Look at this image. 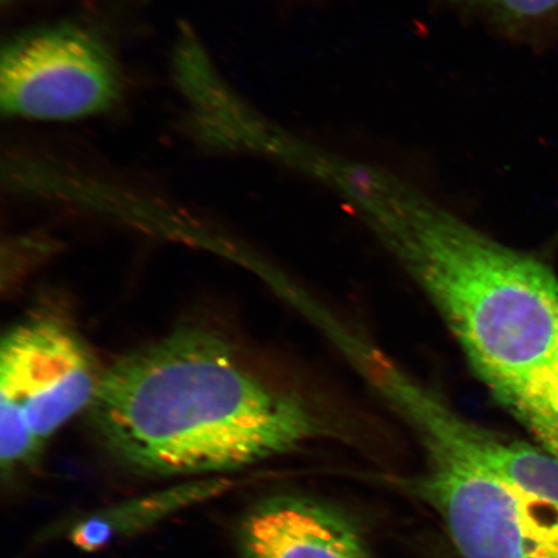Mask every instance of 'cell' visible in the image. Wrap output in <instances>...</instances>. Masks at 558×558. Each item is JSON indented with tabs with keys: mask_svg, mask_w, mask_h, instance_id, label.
<instances>
[{
	"mask_svg": "<svg viewBox=\"0 0 558 558\" xmlns=\"http://www.w3.org/2000/svg\"><path fill=\"white\" fill-rule=\"evenodd\" d=\"M232 486L225 477H205L125 500L75 522L69 530L68 539L83 553H96L110 543L155 526L185 508L219 497Z\"/></svg>",
	"mask_w": 558,
	"mask_h": 558,
	"instance_id": "6",
	"label": "cell"
},
{
	"mask_svg": "<svg viewBox=\"0 0 558 558\" xmlns=\"http://www.w3.org/2000/svg\"><path fill=\"white\" fill-rule=\"evenodd\" d=\"M118 94L114 60L80 27H41L21 34L3 50L0 99L12 117L76 120L108 109Z\"/></svg>",
	"mask_w": 558,
	"mask_h": 558,
	"instance_id": "3",
	"label": "cell"
},
{
	"mask_svg": "<svg viewBox=\"0 0 558 558\" xmlns=\"http://www.w3.org/2000/svg\"><path fill=\"white\" fill-rule=\"evenodd\" d=\"M105 450L130 469L218 476L316 434L305 404L251 369L219 333L184 329L105 369L87 411Z\"/></svg>",
	"mask_w": 558,
	"mask_h": 558,
	"instance_id": "1",
	"label": "cell"
},
{
	"mask_svg": "<svg viewBox=\"0 0 558 558\" xmlns=\"http://www.w3.org/2000/svg\"><path fill=\"white\" fill-rule=\"evenodd\" d=\"M456 2L480 16L509 27L533 24L558 11V0H456Z\"/></svg>",
	"mask_w": 558,
	"mask_h": 558,
	"instance_id": "7",
	"label": "cell"
},
{
	"mask_svg": "<svg viewBox=\"0 0 558 558\" xmlns=\"http://www.w3.org/2000/svg\"><path fill=\"white\" fill-rule=\"evenodd\" d=\"M416 485L460 558H558V481L523 490L466 453L429 449Z\"/></svg>",
	"mask_w": 558,
	"mask_h": 558,
	"instance_id": "2",
	"label": "cell"
},
{
	"mask_svg": "<svg viewBox=\"0 0 558 558\" xmlns=\"http://www.w3.org/2000/svg\"><path fill=\"white\" fill-rule=\"evenodd\" d=\"M93 353L72 327L48 316L12 326L0 347V415L24 418L41 446L99 389Z\"/></svg>",
	"mask_w": 558,
	"mask_h": 558,
	"instance_id": "4",
	"label": "cell"
},
{
	"mask_svg": "<svg viewBox=\"0 0 558 558\" xmlns=\"http://www.w3.org/2000/svg\"><path fill=\"white\" fill-rule=\"evenodd\" d=\"M243 558H372L359 529L317 500L269 498L241 522Z\"/></svg>",
	"mask_w": 558,
	"mask_h": 558,
	"instance_id": "5",
	"label": "cell"
}]
</instances>
